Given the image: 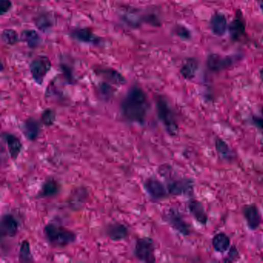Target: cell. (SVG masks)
Listing matches in <instances>:
<instances>
[{
	"mask_svg": "<svg viewBox=\"0 0 263 263\" xmlns=\"http://www.w3.org/2000/svg\"><path fill=\"white\" fill-rule=\"evenodd\" d=\"M149 108L146 93L137 86L129 89L121 103L122 117L129 123L139 125L145 124Z\"/></svg>",
	"mask_w": 263,
	"mask_h": 263,
	"instance_id": "1",
	"label": "cell"
},
{
	"mask_svg": "<svg viewBox=\"0 0 263 263\" xmlns=\"http://www.w3.org/2000/svg\"><path fill=\"white\" fill-rule=\"evenodd\" d=\"M43 233L48 243L54 247H66L75 243L77 240L75 232L52 222L45 225Z\"/></svg>",
	"mask_w": 263,
	"mask_h": 263,
	"instance_id": "2",
	"label": "cell"
},
{
	"mask_svg": "<svg viewBox=\"0 0 263 263\" xmlns=\"http://www.w3.org/2000/svg\"><path fill=\"white\" fill-rule=\"evenodd\" d=\"M156 111L158 120L162 124L166 132L172 137L178 135L179 126L175 112L164 97L159 96L157 98Z\"/></svg>",
	"mask_w": 263,
	"mask_h": 263,
	"instance_id": "3",
	"label": "cell"
},
{
	"mask_svg": "<svg viewBox=\"0 0 263 263\" xmlns=\"http://www.w3.org/2000/svg\"><path fill=\"white\" fill-rule=\"evenodd\" d=\"M134 255L142 262H155V245L153 240L149 237L137 238L134 245Z\"/></svg>",
	"mask_w": 263,
	"mask_h": 263,
	"instance_id": "4",
	"label": "cell"
},
{
	"mask_svg": "<svg viewBox=\"0 0 263 263\" xmlns=\"http://www.w3.org/2000/svg\"><path fill=\"white\" fill-rule=\"evenodd\" d=\"M163 219L170 225V227L183 236L187 237L191 235V225L186 222L178 208H170L166 210L163 214Z\"/></svg>",
	"mask_w": 263,
	"mask_h": 263,
	"instance_id": "5",
	"label": "cell"
},
{
	"mask_svg": "<svg viewBox=\"0 0 263 263\" xmlns=\"http://www.w3.org/2000/svg\"><path fill=\"white\" fill-rule=\"evenodd\" d=\"M168 192L170 196H193L194 193L195 181L190 178H169L167 181Z\"/></svg>",
	"mask_w": 263,
	"mask_h": 263,
	"instance_id": "6",
	"label": "cell"
},
{
	"mask_svg": "<svg viewBox=\"0 0 263 263\" xmlns=\"http://www.w3.org/2000/svg\"><path fill=\"white\" fill-rule=\"evenodd\" d=\"M143 185L147 194L153 202H160L169 196L167 187L158 178L154 177L147 178Z\"/></svg>",
	"mask_w": 263,
	"mask_h": 263,
	"instance_id": "7",
	"label": "cell"
},
{
	"mask_svg": "<svg viewBox=\"0 0 263 263\" xmlns=\"http://www.w3.org/2000/svg\"><path fill=\"white\" fill-rule=\"evenodd\" d=\"M51 68V60L47 57L40 56L33 60L30 64V72L35 82L41 84Z\"/></svg>",
	"mask_w": 263,
	"mask_h": 263,
	"instance_id": "8",
	"label": "cell"
},
{
	"mask_svg": "<svg viewBox=\"0 0 263 263\" xmlns=\"http://www.w3.org/2000/svg\"><path fill=\"white\" fill-rule=\"evenodd\" d=\"M242 212L250 230L255 231L260 227L261 223V212L255 204L244 205L242 208Z\"/></svg>",
	"mask_w": 263,
	"mask_h": 263,
	"instance_id": "9",
	"label": "cell"
},
{
	"mask_svg": "<svg viewBox=\"0 0 263 263\" xmlns=\"http://www.w3.org/2000/svg\"><path fill=\"white\" fill-rule=\"evenodd\" d=\"M19 222L14 214L6 213L3 214L0 223V232L2 236L14 237L19 232Z\"/></svg>",
	"mask_w": 263,
	"mask_h": 263,
	"instance_id": "10",
	"label": "cell"
},
{
	"mask_svg": "<svg viewBox=\"0 0 263 263\" xmlns=\"http://www.w3.org/2000/svg\"><path fill=\"white\" fill-rule=\"evenodd\" d=\"M2 138L7 145L10 158L13 161H16L22 152V144L20 139L10 132L3 133Z\"/></svg>",
	"mask_w": 263,
	"mask_h": 263,
	"instance_id": "11",
	"label": "cell"
},
{
	"mask_svg": "<svg viewBox=\"0 0 263 263\" xmlns=\"http://www.w3.org/2000/svg\"><path fill=\"white\" fill-rule=\"evenodd\" d=\"M187 208L189 210L195 220L200 225H206L208 222V216L203 203L197 199H191L187 203Z\"/></svg>",
	"mask_w": 263,
	"mask_h": 263,
	"instance_id": "12",
	"label": "cell"
},
{
	"mask_svg": "<svg viewBox=\"0 0 263 263\" xmlns=\"http://www.w3.org/2000/svg\"><path fill=\"white\" fill-rule=\"evenodd\" d=\"M106 235L113 242H120L125 240L129 235V229L125 224L114 222L106 228Z\"/></svg>",
	"mask_w": 263,
	"mask_h": 263,
	"instance_id": "13",
	"label": "cell"
},
{
	"mask_svg": "<svg viewBox=\"0 0 263 263\" xmlns=\"http://www.w3.org/2000/svg\"><path fill=\"white\" fill-rule=\"evenodd\" d=\"M22 131L27 140L35 141L38 138L41 131L40 122L34 117H29L22 124Z\"/></svg>",
	"mask_w": 263,
	"mask_h": 263,
	"instance_id": "14",
	"label": "cell"
},
{
	"mask_svg": "<svg viewBox=\"0 0 263 263\" xmlns=\"http://www.w3.org/2000/svg\"><path fill=\"white\" fill-rule=\"evenodd\" d=\"M214 147L218 155L222 159L226 161H232L235 158V154L233 150L230 148L229 144L225 141L221 137H217L214 139Z\"/></svg>",
	"mask_w": 263,
	"mask_h": 263,
	"instance_id": "15",
	"label": "cell"
},
{
	"mask_svg": "<svg viewBox=\"0 0 263 263\" xmlns=\"http://www.w3.org/2000/svg\"><path fill=\"white\" fill-rule=\"evenodd\" d=\"M60 192V184L54 178H48L42 184L41 188L37 194L38 199L54 197Z\"/></svg>",
	"mask_w": 263,
	"mask_h": 263,
	"instance_id": "16",
	"label": "cell"
},
{
	"mask_svg": "<svg viewBox=\"0 0 263 263\" xmlns=\"http://www.w3.org/2000/svg\"><path fill=\"white\" fill-rule=\"evenodd\" d=\"M213 249L216 252L223 254L229 250L231 246V240L226 234L224 232H219L213 236L211 240Z\"/></svg>",
	"mask_w": 263,
	"mask_h": 263,
	"instance_id": "17",
	"label": "cell"
},
{
	"mask_svg": "<svg viewBox=\"0 0 263 263\" xmlns=\"http://www.w3.org/2000/svg\"><path fill=\"white\" fill-rule=\"evenodd\" d=\"M210 25L214 34L218 36H223L227 29V21L223 14L216 13L211 17Z\"/></svg>",
	"mask_w": 263,
	"mask_h": 263,
	"instance_id": "18",
	"label": "cell"
},
{
	"mask_svg": "<svg viewBox=\"0 0 263 263\" xmlns=\"http://www.w3.org/2000/svg\"><path fill=\"white\" fill-rule=\"evenodd\" d=\"M232 63V60L229 58H222L217 54H211L207 60L208 68L213 71H219L228 67Z\"/></svg>",
	"mask_w": 263,
	"mask_h": 263,
	"instance_id": "19",
	"label": "cell"
},
{
	"mask_svg": "<svg viewBox=\"0 0 263 263\" xmlns=\"http://www.w3.org/2000/svg\"><path fill=\"white\" fill-rule=\"evenodd\" d=\"M229 29L231 36L233 40H238L240 38V36L244 34L246 27H245L244 19L242 17L240 13L236 15L234 20L229 25Z\"/></svg>",
	"mask_w": 263,
	"mask_h": 263,
	"instance_id": "20",
	"label": "cell"
},
{
	"mask_svg": "<svg viewBox=\"0 0 263 263\" xmlns=\"http://www.w3.org/2000/svg\"><path fill=\"white\" fill-rule=\"evenodd\" d=\"M73 37L84 43H96L99 42L98 36H95L88 29H77L71 33Z\"/></svg>",
	"mask_w": 263,
	"mask_h": 263,
	"instance_id": "21",
	"label": "cell"
},
{
	"mask_svg": "<svg viewBox=\"0 0 263 263\" xmlns=\"http://www.w3.org/2000/svg\"><path fill=\"white\" fill-rule=\"evenodd\" d=\"M199 68V63L195 59H188L183 65L181 74L183 78L190 80L194 78Z\"/></svg>",
	"mask_w": 263,
	"mask_h": 263,
	"instance_id": "22",
	"label": "cell"
},
{
	"mask_svg": "<svg viewBox=\"0 0 263 263\" xmlns=\"http://www.w3.org/2000/svg\"><path fill=\"white\" fill-rule=\"evenodd\" d=\"M19 261L20 262L34 261L33 253H32L31 249H30V243L27 240H23L19 246Z\"/></svg>",
	"mask_w": 263,
	"mask_h": 263,
	"instance_id": "23",
	"label": "cell"
},
{
	"mask_svg": "<svg viewBox=\"0 0 263 263\" xmlns=\"http://www.w3.org/2000/svg\"><path fill=\"white\" fill-rule=\"evenodd\" d=\"M21 39L31 48L37 46L40 42V36L38 33L33 30H26L22 31Z\"/></svg>",
	"mask_w": 263,
	"mask_h": 263,
	"instance_id": "24",
	"label": "cell"
},
{
	"mask_svg": "<svg viewBox=\"0 0 263 263\" xmlns=\"http://www.w3.org/2000/svg\"><path fill=\"white\" fill-rule=\"evenodd\" d=\"M123 19L131 27H137L140 24V16L135 10L130 9L124 12Z\"/></svg>",
	"mask_w": 263,
	"mask_h": 263,
	"instance_id": "25",
	"label": "cell"
},
{
	"mask_svg": "<svg viewBox=\"0 0 263 263\" xmlns=\"http://www.w3.org/2000/svg\"><path fill=\"white\" fill-rule=\"evenodd\" d=\"M41 122L46 127L53 126L57 120V114L55 110L51 108H46L43 110L41 114Z\"/></svg>",
	"mask_w": 263,
	"mask_h": 263,
	"instance_id": "26",
	"label": "cell"
},
{
	"mask_svg": "<svg viewBox=\"0 0 263 263\" xmlns=\"http://www.w3.org/2000/svg\"><path fill=\"white\" fill-rule=\"evenodd\" d=\"M1 38H2V41L5 44L14 45L15 43H17L19 36H18L17 33L15 30L7 29V30H4L3 31Z\"/></svg>",
	"mask_w": 263,
	"mask_h": 263,
	"instance_id": "27",
	"label": "cell"
},
{
	"mask_svg": "<svg viewBox=\"0 0 263 263\" xmlns=\"http://www.w3.org/2000/svg\"><path fill=\"white\" fill-rule=\"evenodd\" d=\"M102 74L110 82L114 83V84H122L125 82V78L122 76V74L114 69H104Z\"/></svg>",
	"mask_w": 263,
	"mask_h": 263,
	"instance_id": "28",
	"label": "cell"
},
{
	"mask_svg": "<svg viewBox=\"0 0 263 263\" xmlns=\"http://www.w3.org/2000/svg\"><path fill=\"white\" fill-rule=\"evenodd\" d=\"M36 25L40 30H46L51 27L52 23H51V20L49 16H46V15H42L36 20Z\"/></svg>",
	"mask_w": 263,
	"mask_h": 263,
	"instance_id": "29",
	"label": "cell"
},
{
	"mask_svg": "<svg viewBox=\"0 0 263 263\" xmlns=\"http://www.w3.org/2000/svg\"><path fill=\"white\" fill-rule=\"evenodd\" d=\"M240 258V252L235 246H232L229 248V252H228L227 256L224 259L225 262H234L236 261Z\"/></svg>",
	"mask_w": 263,
	"mask_h": 263,
	"instance_id": "30",
	"label": "cell"
},
{
	"mask_svg": "<svg viewBox=\"0 0 263 263\" xmlns=\"http://www.w3.org/2000/svg\"><path fill=\"white\" fill-rule=\"evenodd\" d=\"M113 95L112 88L107 84H103L100 86V96L102 99L108 100Z\"/></svg>",
	"mask_w": 263,
	"mask_h": 263,
	"instance_id": "31",
	"label": "cell"
},
{
	"mask_svg": "<svg viewBox=\"0 0 263 263\" xmlns=\"http://www.w3.org/2000/svg\"><path fill=\"white\" fill-rule=\"evenodd\" d=\"M252 124L261 133L263 139V117L257 115L252 116Z\"/></svg>",
	"mask_w": 263,
	"mask_h": 263,
	"instance_id": "32",
	"label": "cell"
},
{
	"mask_svg": "<svg viewBox=\"0 0 263 263\" xmlns=\"http://www.w3.org/2000/svg\"><path fill=\"white\" fill-rule=\"evenodd\" d=\"M0 6H1V7H0V13H1V15H4L11 10L12 3L10 0H1Z\"/></svg>",
	"mask_w": 263,
	"mask_h": 263,
	"instance_id": "33",
	"label": "cell"
},
{
	"mask_svg": "<svg viewBox=\"0 0 263 263\" xmlns=\"http://www.w3.org/2000/svg\"><path fill=\"white\" fill-rule=\"evenodd\" d=\"M175 33H177L178 36L181 37V38H189V31H188L187 29L184 28V27H178V28H177L176 32H175Z\"/></svg>",
	"mask_w": 263,
	"mask_h": 263,
	"instance_id": "34",
	"label": "cell"
},
{
	"mask_svg": "<svg viewBox=\"0 0 263 263\" xmlns=\"http://www.w3.org/2000/svg\"><path fill=\"white\" fill-rule=\"evenodd\" d=\"M260 78H261V82L263 83V69H261L260 71Z\"/></svg>",
	"mask_w": 263,
	"mask_h": 263,
	"instance_id": "35",
	"label": "cell"
},
{
	"mask_svg": "<svg viewBox=\"0 0 263 263\" xmlns=\"http://www.w3.org/2000/svg\"><path fill=\"white\" fill-rule=\"evenodd\" d=\"M260 7H261V11L263 12V0H260Z\"/></svg>",
	"mask_w": 263,
	"mask_h": 263,
	"instance_id": "36",
	"label": "cell"
}]
</instances>
